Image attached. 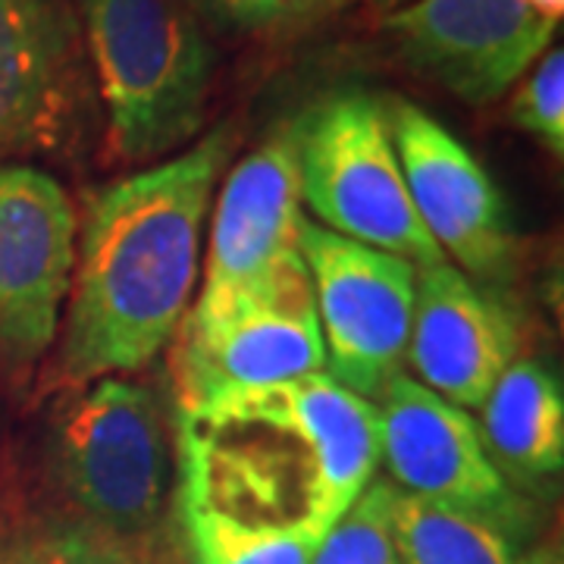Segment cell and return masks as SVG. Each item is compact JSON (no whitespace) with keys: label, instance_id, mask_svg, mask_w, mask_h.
<instances>
[{"label":"cell","instance_id":"cell-1","mask_svg":"<svg viewBox=\"0 0 564 564\" xmlns=\"http://www.w3.org/2000/svg\"><path fill=\"white\" fill-rule=\"evenodd\" d=\"M239 148L223 122L185 151L88 195L57 380L126 377L173 343L202 273L204 220Z\"/></svg>","mask_w":564,"mask_h":564},{"label":"cell","instance_id":"cell-2","mask_svg":"<svg viewBox=\"0 0 564 564\" xmlns=\"http://www.w3.org/2000/svg\"><path fill=\"white\" fill-rule=\"evenodd\" d=\"M176 452L180 499L242 521L329 530L373 484L377 411L323 370L180 411Z\"/></svg>","mask_w":564,"mask_h":564},{"label":"cell","instance_id":"cell-3","mask_svg":"<svg viewBox=\"0 0 564 564\" xmlns=\"http://www.w3.org/2000/svg\"><path fill=\"white\" fill-rule=\"evenodd\" d=\"M110 161H161L202 132L214 47L188 0H79Z\"/></svg>","mask_w":564,"mask_h":564},{"label":"cell","instance_id":"cell-4","mask_svg":"<svg viewBox=\"0 0 564 564\" xmlns=\"http://www.w3.org/2000/svg\"><path fill=\"white\" fill-rule=\"evenodd\" d=\"M154 389L120 377L88 383L54 423L51 470L69 521L120 536L170 527L180 462Z\"/></svg>","mask_w":564,"mask_h":564},{"label":"cell","instance_id":"cell-5","mask_svg":"<svg viewBox=\"0 0 564 564\" xmlns=\"http://www.w3.org/2000/svg\"><path fill=\"white\" fill-rule=\"evenodd\" d=\"M299 120L302 202L323 229L414 267L445 261L411 204L380 98L351 88Z\"/></svg>","mask_w":564,"mask_h":564},{"label":"cell","instance_id":"cell-6","mask_svg":"<svg viewBox=\"0 0 564 564\" xmlns=\"http://www.w3.org/2000/svg\"><path fill=\"white\" fill-rule=\"evenodd\" d=\"M299 254L311 276L326 373L373 402L402 373L417 267L343 239L307 217L299 232Z\"/></svg>","mask_w":564,"mask_h":564},{"label":"cell","instance_id":"cell-7","mask_svg":"<svg viewBox=\"0 0 564 564\" xmlns=\"http://www.w3.org/2000/svg\"><path fill=\"white\" fill-rule=\"evenodd\" d=\"M302 120L280 122L236 163L214 204L204 285L192 314H220L307 273L302 232Z\"/></svg>","mask_w":564,"mask_h":564},{"label":"cell","instance_id":"cell-8","mask_svg":"<svg viewBox=\"0 0 564 564\" xmlns=\"http://www.w3.org/2000/svg\"><path fill=\"white\" fill-rule=\"evenodd\" d=\"M76 207L32 163H0V370L29 373L57 339L76 270Z\"/></svg>","mask_w":564,"mask_h":564},{"label":"cell","instance_id":"cell-9","mask_svg":"<svg viewBox=\"0 0 564 564\" xmlns=\"http://www.w3.org/2000/svg\"><path fill=\"white\" fill-rule=\"evenodd\" d=\"M170 345L180 411L223 392L289 383L326 370L307 273L220 314L188 311Z\"/></svg>","mask_w":564,"mask_h":564},{"label":"cell","instance_id":"cell-10","mask_svg":"<svg viewBox=\"0 0 564 564\" xmlns=\"http://www.w3.org/2000/svg\"><path fill=\"white\" fill-rule=\"evenodd\" d=\"M91 91L76 13L63 0H0V161L69 151Z\"/></svg>","mask_w":564,"mask_h":564},{"label":"cell","instance_id":"cell-11","mask_svg":"<svg viewBox=\"0 0 564 564\" xmlns=\"http://www.w3.org/2000/svg\"><path fill=\"white\" fill-rule=\"evenodd\" d=\"M404 185L423 229L467 280L505 282L518 267V232L492 176L417 104H386Z\"/></svg>","mask_w":564,"mask_h":564},{"label":"cell","instance_id":"cell-12","mask_svg":"<svg viewBox=\"0 0 564 564\" xmlns=\"http://www.w3.org/2000/svg\"><path fill=\"white\" fill-rule=\"evenodd\" d=\"M386 29L408 66L464 104L484 107L524 79L558 22L530 0H414Z\"/></svg>","mask_w":564,"mask_h":564},{"label":"cell","instance_id":"cell-13","mask_svg":"<svg viewBox=\"0 0 564 564\" xmlns=\"http://www.w3.org/2000/svg\"><path fill=\"white\" fill-rule=\"evenodd\" d=\"M380 462L404 496L524 527V511L489 462L477 421L411 377H392L373 399Z\"/></svg>","mask_w":564,"mask_h":564},{"label":"cell","instance_id":"cell-14","mask_svg":"<svg viewBox=\"0 0 564 564\" xmlns=\"http://www.w3.org/2000/svg\"><path fill=\"white\" fill-rule=\"evenodd\" d=\"M518 323L480 282L448 261L417 267L414 321L404 361L417 383L458 408H480L505 370L518 361Z\"/></svg>","mask_w":564,"mask_h":564},{"label":"cell","instance_id":"cell-15","mask_svg":"<svg viewBox=\"0 0 564 564\" xmlns=\"http://www.w3.org/2000/svg\"><path fill=\"white\" fill-rule=\"evenodd\" d=\"M489 462L505 480H552L564 464L562 383L540 361L518 358L480 404Z\"/></svg>","mask_w":564,"mask_h":564},{"label":"cell","instance_id":"cell-16","mask_svg":"<svg viewBox=\"0 0 564 564\" xmlns=\"http://www.w3.org/2000/svg\"><path fill=\"white\" fill-rule=\"evenodd\" d=\"M392 536L399 564H518L524 558L521 524L445 508L399 489L392 499Z\"/></svg>","mask_w":564,"mask_h":564},{"label":"cell","instance_id":"cell-17","mask_svg":"<svg viewBox=\"0 0 564 564\" xmlns=\"http://www.w3.org/2000/svg\"><path fill=\"white\" fill-rule=\"evenodd\" d=\"M180 521L192 564H311L329 530L295 521H242L220 508L180 499Z\"/></svg>","mask_w":564,"mask_h":564},{"label":"cell","instance_id":"cell-18","mask_svg":"<svg viewBox=\"0 0 564 564\" xmlns=\"http://www.w3.org/2000/svg\"><path fill=\"white\" fill-rule=\"evenodd\" d=\"M3 564H185L173 530L120 536L69 518H51L22 530Z\"/></svg>","mask_w":564,"mask_h":564},{"label":"cell","instance_id":"cell-19","mask_svg":"<svg viewBox=\"0 0 564 564\" xmlns=\"http://www.w3.org/2000/svg\"><path fill=\"white\" fill-rule=\"evenodd\" d=\"M392 484H370L317 545L311 564H399L392 536Z\"/></svg>","mask_w":564,"mask_h":564},{"label":"cell","instance_id":"cell-20","mask_svg":"<svg viewBox=\"0 0 564 564\" xmlns=\"http://www.w3.org/2000/svg\"><path fill=\"white\" fill-rule=\"evenodd\" d=\"M345 0H188L198 20L242 39H282L336 13Z\"/></svg>","mask_w":564,"mask_h":564},{"label":"cell","instance_id":"cell-21","mask_svg":"<svg viewBox=\"0 0 564 564\" xmlns=\"http://www.w3.org/2000/svg\"><path fill=\"white\" fill-rule=\"evenodd\" d=\"M508 120L530 139H536L549 154H564V54L562 47L545 51L521 79L508 104Z\"/></svg>","mask_w":564,"mask_h":564},{"label":"cell","instance_id":"cell-22","mask_svg":"<svg viewBox=\"0 0 564 564\" xmlns=\"http://www.w3.org/2000/svg\"><path fill=\"white\" fill-rule=\"evenodd\" d=\"M540 13H545L549 20L562 22V13H564V0H530Z\"/></svg>","mask_w":564,"mask_h":564},{"label":"cell","instance_id":"cell-23","mask_svg":"<svg viewBox=\"0 0 564 564\" xmlns=\"http://www.w3.org/2000/svg\"><path fill=\"white\" fill-rule=\"evenodd\" d=\"M518 564H562V562H558V555H555L552 549H536L533 555H524Z\"/></svg>","mask_w":564,"mask_h":564},{"label":"cell","instance_id":"cell-24","mask_svg":"<svg viewBox=\"0 0 564 564\" xmlns=\"http://www.w3.org/2000/svg\"><path fill=\"white\" fill-rule=\"evenodd\" d=\"M0 564H3V558H0Z\"/></svg>","mask_w":564,"mask_h":564}]
</instances>
